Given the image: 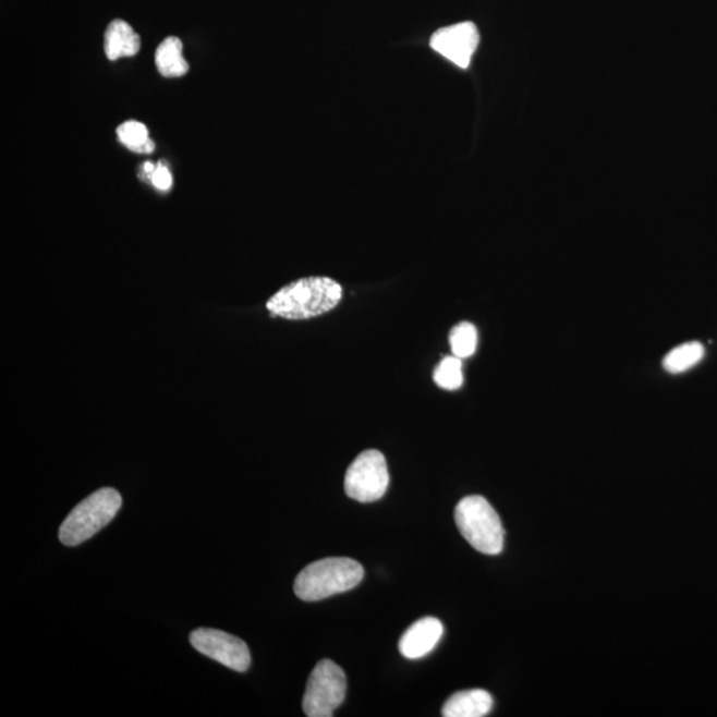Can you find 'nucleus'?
I'll use <instances>...</instances> for the list:
<instances>
[{"label":"nucleus","instance_id":"obj_1","mask_svg":"<svg viewBox=\"0 0 717 717\" xmlns=\"http://www.w3.org/2000/svg\"><path fill=\"white\" fill-rule=\"evenodd\" d=\"M342 285L331 278L309 277L284 285L266 303L275 317L303 320L319 317L339 305Z\"/></svg>","mask_w":717,"mask_h":717},{"label":"nucleus","instance_id":"obj_2","mask_svg":"<svg viewBox=\"0 0 717 717\" xmlns=\"http://www.w3.org/2000/svg\"><path fill=\"white\" fill-rule=\"evenodd\" d=\"M364 569L351 558H325L309 563L294 582L296 597L317 601L352 591L363 581Z\"/></svg>","mask_w":717,"mask_h":717},{"label":"nucleus","instance_id":"obj_3","mask_svg":"<svg viewBox=\"0 0 717 717\" xmlns=\"http://www.w3.org/2000/svg\"><path fill=\"white\" fill-rule=\"evenodd\" d=\"M454 520L461 536L473 548L483 555H500L506 543V531L488 500L482 496L463 498L455 507Z\"/></svg>","mask_w":717,"mask_h":717},{"label":"nucleus","instance_id":"obj_4","mask_svg":"<svg viewBox=\"0 0 717 717\" xmlns=\"http://www.w3.org/2000/svg\"><path fill=\"white\" fill-rule=\"evenodd\" d=\"M123 506V498L112 488H101L72 510L59 528V539L65 546H77L94 537L111 522Z\"/></svg>","mask_w":717,"mask_h":717},{"label":"nucleus","instance_id":"obj_5","mask_svg":"<svg viewBox=\"0 0 717 717\" xmlns=\"http://www.w3.org/2000/svg\"><path fill=\"white\" fill-rule=\"evenodd\" d=\"M348 694L344 671L330 659L320 660L308 678L303 710L308 717H331Z\"/></svg>","mask_w":717,"mask_h":717},{"label":"nucleus","instance_id":"obj_6","mask_svg":"<svg viewBox=\"0 0 717 717\" xmlns=\"http://www.w3.org/2000/svg\"><path fill=\"white\" fill-rule=\"evenodd\" d=\"M390 485L385 454L375 449L357 455L345 473L344 490L352 500L374 502L386 495Z\"/></svg>","mask_w":717,"mask_h":717},{"label":"nucleus","instance_id":"obj_7","mask_svg":"<svg viewBox=\"0 0 717 717\" xmlns=\"http://www.w3.org/2000/svg\"><path fill=\"white\" fill-rule=\"evenodd\" d=\"M191 643L198 653L236 672H245L252 665L251 649L234 635L220 630L197 629L191 634Z\"/></svg>","mask_w":717,"mask_h":717},{"label":"nucleus","instance_id":"obj_8","mask_svg":"<svg viewBox=\"0 0 717 717\" xmlns=\"http://www.w3.org/2000/svg\"><path fill=\"white\" fill-rule=\"evenodd\" d=\"M478 45L479 33L476 24L472 22H461L437 29L429 40L435 52L461 70L470 69Z\"/></svg>","mask_w":717,"mask_h":717},{"label":"nucleus","instance_id":"obj_9","mask_svg":"<svg viewBox=\"0 0 717 717\" xmlns=\"http://www.w3.org/2000/svg\"><path fill=\"white\" fill-rule=\"evenodd\" d=\"M443 625L439 619L427 617L413 623L403 636L400 637V654L406 659H422L428 655L440 642Z\"/></svg>","mask_w":717,"mask_h":717},{"label":"nucleus","instance_id":"obj_10","mask_svg":"<svg viewBox=\"0 0 717 717\" xmlns=\"http://www.w3.org/2000/svg\"><path fill=\"white\" fill-rule=\"evenodd\" d=\"M494 708V697L484 690L461 691L442 707L446 717H483Z\"/></svg>","mask_w":717,"mask_h":717},{"label":"nucleus","instance_id":"obj_11","mask_svg":"<svg viewBox=\"0 0 717 717\" xmlns=\"http://www.w3.org/2000/svg\"><path fill=\"white\" fill-rule=\"evenodd\" d=\"M142 39L130 24L117 20L109 23L106 32L105 51L107 58L114 62L120 58H131L139 51Z\"/></svg>","mask_w":717,"mask_h":717},{"label":"nucleus","instance_id":"obj_12","mask_svg":"<svg viewBox=\"0 0 717 717\" xmlns=\"http://www.w3.org/2000/svg\"><path fill=\"white\" fill-rule=\"evenodd\" d=\"M155 62L163 77H181L190 72V64L182 54V41L175 36H169L157 47Z\"/></svg>","mask_w":717,"mask_h":717},{"label":"nucleus","instance_id":"obj_13","mask_svg":"<svg viewBox=\"0 0 717 717\" xmlns=\"http://www.w3.org/2000/svg\"><path fill=\"white\" fill-rule=\"evenodd\" d=\"M703 357L704 348L702 343H684L668 352L664 358V367L667 373L682 374L695 367L697 363L702 362Z\"/></svg>","mask_w":717,"mask_h":717},{"label":"nucleus","instance_id":"obj_14","mask_svg":"<svg viewBox=\"0 0 717 717\" xmlns=\"http://www.w3.org/2000/svg\"><path fill=\"white\" fill-rule=\"evenodd\" d=\"M118 137L125 148L135 154H150L156 148L154 139L149 138L148 127L139 121H125L118 127Z\"/></svg>","mask_w":717,"mask_h":717},{"label":"nucleus","instance_id":"obj_15","mask_svg":"<svg viewBox=\"0 0 717 717\" xmlns=\"http://www.w3.org/2000/svg\"><path fill=\"white\" fill-rule=\"evenodd\" d=\"M477 342V328L470 321H461L449 333V344H451L453 355L460 358L471 357L475 354Z\"/></svg>","mask_w":717,"mask_h":717},{"label":"nucleus","instance_id":"obj_16","mask_svg":"<svg viewBox=\"0 0 717 717\" xmlns=\"http://www.w3.org/2000/svg\"><path fill=\"white\" fill-rule=\"evenodd\" d=\"M434 380L442 390H459L464 382L463 358L454 355L443 357L435 369Z\"/></svg>","mask_w":717,"mask_h":717},{"label":"nucleus","instance_id":"obj_17","mask_svg":"<svg viewBox=\"0 0 717 717\" xmlns=\"http://www.w3.org/2000/svg\"><path fill=\"white\" fill-rule=\"evenodd\" d=\"M150 181L156 190L161 192H168L173 185L172 173L162 162L157 163L154 174L150 175Z\"/></svg>","mask_w":717,"mask_h":717},{"label":"nucleus","instance_id":"obj_18","mask_svg":"<svg viewBox=\"0 0 717 717\" xmlns=\"http://www.w3.org/2000/svg\"><path fill=\"white\" fill-rule=\"evenodd\" d=\"M156 167L154 162H145L143 166L144 173L148 175V179L150 180V175L154 174Z\"/></svg>","mask_w":717,"mask_h":717}]
</instances>
